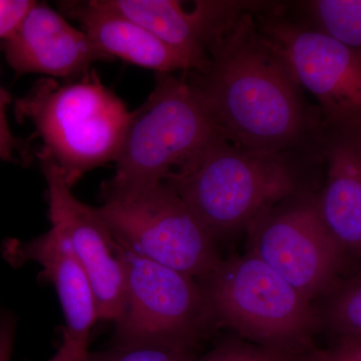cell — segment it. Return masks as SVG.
<instances>
[{
  "label": "cell",
  "instance_id": "13",
  "mask_svg": "<svg viewBox=\"0 0 361 361\" xmlns=\"http://www.w3.org/2000/svg\"><path fill=\"white\" fill-rule=\"evenodd\" d=\"M4 255L13 266L35 262L42 276L56 288L66 327L65 336L78 343L89 344L90 329L99 319L92 284L87 273L63 234L52 227L42 236L30 240H7Z\"/></svg>",
  "mask_w": 361,
  "mask_h": 361
},
{
  "label": "cell",
  "instance_id": "8",
  "mask_svg": "<svg viewBox=\"0 0 361 361\" xmlns=\"http://www.w3.org/2000/svg\"><path fill=\"white\" fill-rule=\"evenodd\" d=\"M104 199L96 208L99 217L116 239L145 258L199 281L222 262L213 239L167 183Z\"/></svg>",
  "mask_w": 361,
  "mask_h": 361
},
{
  "label": "cell",
  "instance_id": "17",
  "mask_svg": "<svg viewBox=\"0 0 361 361\" xmlns=\"http://www.w3.org/2000/svg\"><path fill=\"white\" fill-rule=\"evenodd\" d=\"M325 320L343 337H361V277L342 287L330 299Z\"/></svg>",
  "mask_w": 361,
  "mask_h": 361
},
{
  "label": "cell",
  "instance_id": "18",
  "mask_svg": "<svg viewBox=\"0 0 361 361\" xmlns=\"http://www.w3.org/2000/svg\"><path fill=\"white\" fill-rule=\"evenodd\" d=\"M311 350H293L233 339L194 361H312Z\"/></svg>",
  "mask_w": 361,
  "mask_h": 361
},
{
  "label": "cell",
  "instance_id": "9",
  "mask_svg": "<svg viewBox=\"0 0 361 361\" xmlns=\"http://www.w3.org/2000/svg\"><path fill=\"white\" fill-rule=\"evenodd\" d=\"M249 252L312 301L334 284L344 251L326 229L310 192L287 199L246 230Z\"/></svg>",
  "mask_w": 361,
  "mask_h": 361
},
{
  "label": "cell",
  "instance_id": "12",
  "mask_svg": "<svg viewBox=\"0 0 361 361\" xmlns=\"http://www.w3.org/2000/svg\"><path fill=\"white\" fill-rule=\"evenodd\" d=\"M4 42L7 63L18 75L42 73L73 80L96 61H113L84 30L44 2L37 1Z\"/></svg>",
  "mask_w": 361,
  "mask_h": 361
},
{
  "label": "cell",
  "instance_id": "6",
  "mask_svg": "<svg viewBox=\"0 0 361 361\" xmlns=\"http://www.w3.org/2000/svg\"><path fill=\"white\" fill-rule=\"evenodd\" d=\"M254 16L301 89L315 97L325 132L361 135V51L289 14L284 4L270 2Z\"/></svg>",
  "mask_w": 361,
  "mask_h": 361
},
{
  "label": "cell",
  "instance_id": "16",
  "mask_svg": "<svg viewBox=\"0 0 361 361\" xmlns=\"http://www.w3.org/2000/svg\"><path fill=\"white\" fill-rule=\"evenodd\" d=\"M298 18L351 49L361 51V0L297 2Z\"/></svg>",
  "mask_w": 361,
  "mask_h": 361
},
{
  "label": "cell",
  "instance_id": "7",
  "mask_svg": "<svg viewBox=\"0 0 361 361\" xmlns=\"http://www.w3.org/2000/svg\"><path fill=\"white\" fill-rule=\"evenodd\" d=\"M115 239L126 284L125 310L116 323L115 345L192 348L215 322L200 283Z\"/></svg>",
  "mask_w": 361,
  "mask_h": 361
},
{
  "label": "cell",
  "instance_id": "1",
  "mask_svg": "<svg viewBox=\"0 0 361 361\" xmlns=\"http://www.w3.org/2000/svg\"><path fill=\"white\" fill-rule=\"evenodd\" d=\"M208 56L205 73L190 71V82L220 137L249 151L322 153L326 132L320 111L306 102L254 11L230 25Z\"/></svg>",
  "mask_w": 361,
  "mask_h": 361
},
{
  "label": "cell",
  "instance_id": "14",
  "mask_svg": "<svg viewBox=\"0 0 361 361\" xmlns=\"http://www.w3.org/2000/svg\"><path fill=\"white\" fill-rule=\"evenodd\" d=\"M59 6L68 18L80 21L90 39L113 59L118 58L157 73L196 71L184 54L139 23L114 11L104 0L63 1Z\"/></svg>",
  "mask_w": 361,
  "mask_h": 361
},
{
  "label": "cell",
  "instance_id": "10",
  "mask_svg": "<svg viewBox=\"0 0 361 361\" xmlns=\"http://www.w3.org/2000/svg\"><path fill=\"white\" fill-rule=\"evenodd\" d=\"M40 165L47 185L49 216L52 227L68 240L87 273L99 319L118 323L125 310V271L115 237L92 208L78 201L56 161L40 151Z\"/></svg>",
  "mask_w": 361,
  "mask_h": 361
},
{
  "label": "cell",
  "instance_id": "21",
  "mask_svg": "<svg viewBox=\"0 0 361 361\" xmlns=\"http://www.w3.org/2000/svg\"><path fill=\"white\" fill-rule=\"evenodd\" d=\"M312 361H361V337H343L324 350L315 348Z\"/></svg>",
  "mask_w": 361,
  "mask_h": 361
},
{
  "label": "cell",
  "instance_id": "3",
  "mask_svg": "<svg viewBox=\"0 0 361 361\" xmlns=\"http://www.w3.org/2000/svg\"><path fill=\"white\" fill-rule=\"evenodd\" d=\"M16 111L35 126L42 151L71 188L92 169L116 161L135 116L96 71L63 85L42 78L18 99Z\"/></svg>",
  "mask_w": 361,
  "mask_h": 361
},
{
  "label": "cell",
  "instance_id": "20",
  "mask_svg": "<svg viewBox=\"0 0 361 361\" xmlns=\"http://www.w3.org/2000/svg\"><path fill=\"white\" fill-rule=\"evenodd\" d=\"M37 1L0 0V40L8 39Z\"/></svg>",
  "mask_w": 361,
  "mask_h": 361
},
{
  "label": "cell",
  "instance_id": "15",
  "mask_svg": "<svg viewBox=\"0 0 361 361\" xmlns=\"http://www.w3.org/2000/svg\"><path fill=\"white\" fill-rule=\"evenodd\" d=\"M318 215L342 250L361 253V135L325 133Z\"/></svg>",
  "mask_w": 361,
  "mask_h": 361
},
{
  "label": "cell",
  "instance_id": "11",
  "mask_svg": "<svg viewBox=\"0 0 361 361\" xmlns=\"http://www.w3.org/2000/svg\"><path fill=\"white\" fill-rule=\"evenodd\" d=\"M114 11L139 23L158 39L184 54L205 73L211 44L247 11H258L266 2L197 0L192 11L174 0H104Z\"/></svg>",
  "mask_w": 361,
  "mask_h": 361
},
{
  "label": "cell",
  "instance_id": "24",
  "mask_svg": "<svg viewBox=\"0 0 361 361\" xmlns=\"http://www.w3.org/2000/svg\"><path fill=\"white\" fill-rule=\"evenodd\" d=\"M89 344L78 343L63 336L58 353L49 361H89Z\"/></svg>",
  "mask_w": 361,
  "mask_h": 361
},
{
  "label": "cell",
  "instance_id": "2",
  "mask_svg": "<svg viewBox=\"0 0 361 361\" xmlns=\"http://www.w3.org/2000/svg\"><path fill=\"white\" fill-rule=\"evenodd\" d=\"M317 158L322 153L249 151L218 135L171 172L165 183L215 242L247 230L277 204L307 192L304 165Z\"/></svg>",
  "mask_w": 361,
  "mask_h": 361
},
{
  "label": "cell",
  "instance_id": "23",
  "mask_svg": "<svg viewBox=\"0 0 361 361\" xmlns=\"http://www.w3.org/2000/svg\"><path fill=\"white\" fill-rule=\"evenodd\" d=\"M16 322L11 312L0 313V361H11Z\"/></svg>",
  "mask_w": 361,
  "mask_h": 361
},
{
  "label": "cell",
  "instance_id": "19",
  "mask_svg": "<svg viewBox=\"0 0 361 361\" xmlns=\"http://www.w3.org/2000/svg\"><path fill=\"white\" fill-rule=\"evenodd\" d=\"M89 361H194L191 348L166 344L115 345L110 350L90 353Z\"/></svg>",
  "mask_w": 361,
  "mask_h": 361
},
{
  "label": "cell",
  "instance_id": "4",
  "mask_svg": "<svg viewBox=\"0 0 361 361\" xmlns=\"http://www.w3.org/2000/svg\"><path fill=\"white\" fill-rule=\"evenodd\" d=\"M216 137L210 116L190 80L157 73L155 89L135 111L115 161V175L104 184V198L161 184Z\"/></svg>",
  "mask_w": 361,
  "mask_h": 361
},
{
  "label": "cell",
  "instance_id": "22",
  "mask_svg": "<svg viewBox=\"0 0 361 361\" xmlns=\"http://www.w3.org/2000/svg\"><path fill=\"white\" fill-rule=\"evenodd\" d=\"M8 102V94L0 87V161L16 160V154L20 153L21 149L7 123L6 108Z\"/></svg>",
  "mask_w": 361,
  "mask_h": 361
},
{
  "label": "cell",
  "instance_id": "5",
  "mask_svg": "<svg viewBox=\"0 0 361 361\" xmlns=\"http://www.w3.org/2000/svg\"><path fill=\"white\" fill-rule=\"evenodd\" d=\"M200 285L214 319L242 338L271 348H314L320 317L312 303L251 252L222 260Z\"/></svg>",
  "mask_w": 361,
  "mask_h": 361
}]
</instances>
